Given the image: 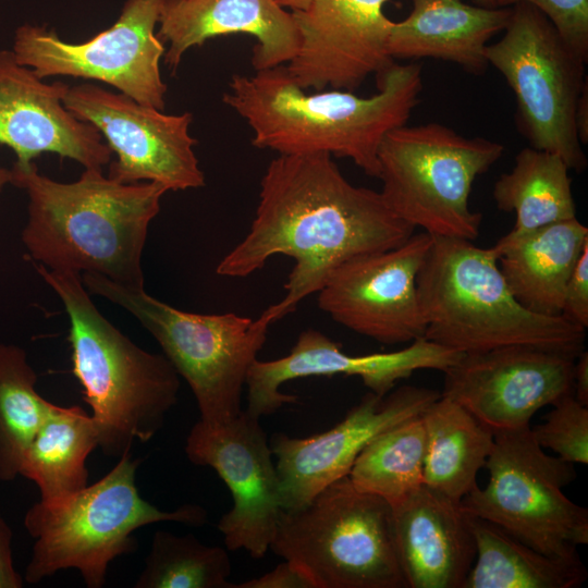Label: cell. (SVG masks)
<instances>
[{
	"label": "cell",
	"mask_w": 588,
	"mask_h": 588,
	"mask_svg": "<svg viewBox=\"0 0 588 588\" xmlns=\"http://www.w3.org/2000/svg\"><path fill=\"white\" fill-rule=\"evenodd\" d=\"M414 231L380 192L347 181L331 155H278L261 177L249 231L216 271L244 278L274 255L294 259L285 295L265 310L275 322L317 293L340 264L396 247Z\"/></svg>",
	"instance_id": "obj_1"
},
{
	"label": "cell",
	"mask_w": 588,
	"mask_h": 588,
	"mask_svg": "<svg viewBox=\"0 0 588 588\" xmlns=\"http://www.w3.org/2000/svg\"><path fill=\"white\" fill-rule=\"evenodd\" d=\"M377 79L378 93L370 97L333 88L307 94L279 65L232 75L222 100L247 122L255 147L348 158L378 179L383 138L407 124L419 103L421 65L394 62Z\"/></svg>",
	"instance_id": "obj_2"
},
{
	"label": "cell",
	"mask_w": 588,
	"mask_h": 588,
	"mask_svg": "<svg viewBox=\"0 0 588 588\" xmlns=\"http://www.w3.org/2000/svg\"><path fill=\"white\" fill-rule=\"evenodd\" d=\"M11 184L28 197L22 242L33 260L51 270L94 273L144 287L142 255L148 226L168 189L156 182L120 183L102 169H85L72 183L15 162Z\"/></svg>",
	"instance_id": "obj_3"
},
{
	"label": "cell",
	"mask_w": 588,
	"mask_h": 588,
	"mask_svg": "<svg viewBox=\"0 0 588 588\" xmlns=\"http://www.w3.org/2000/svg\"><path fill=\"white\" fill-rule=\"evenodd\" d=\"M36 269L68 314L72 371L91 408L98 446L121 457L162 428L177 402L180 376L163 354L137 346L97 309L81 274Z\"/></svg>",
	"instance_id": "obj_4"
},
{
	"label": "cell",
	"mask_w": 588,
	"mask_h": 588,
	"mask_svg": "<svg viewBox=\"0 0 588 588\" xmlns=\"http://www.w3.org/2000/svg\"><path fill=\"white\" fill-rule=\"evenodd\" d=\"M417 294L424 338L462 353L523 345L576 358L585 350L586 329L562 316L531 313L515 299L493 246L432 236Z\"/></svg>",
	"instance_id": "obj_5"
},
{
	"label": "cell",
	"mask_w": 588,
	"mask_h": 588,
	"mask_svg": "<svg viewBox=\"0 0 588 588\" xmlns=\"http://www.w3.org/2000/svg\"><path fill=\"white\" fill-rule=\"evenodd\" d=\"M140 464L131 453L98 481L57 503L38 501L24 516L35 539L24 580L36 584L59 571L75 568L86 587L101 588L109 564L136 550L133 532L160 522L199 527L208 522L198 504L159 510L136 487Z\"/></svg>",
	"instance_id": "obj_6"
},
{
	"label": "cell",
	"mask_w": 588,
	"mask_h": 588,
	"mask_svg": "<svg viewBox=\"0 0 588 588\" xmlns=\"http://www.w3.org/2000/svg\"><path fill=\"white\" fill-rule=\"evenodd\" d=\"M270 550L314 588H407L391 504L359 491L348 475L305 505L282 510Z\"/></svg>",
	"instance_id": "obj_7"
},
{
	"label": "cell",
	"mask_w": 588,
	"mask_h": 588,
	"mask_svg": "<svg viewBox=\"0 0 588 588\" xmlns=\"http://www.w3.org/2000/svg\"><path fill=\"white\" fill-rule=\"evenodd\" d=\"M89 294L120 306L156 339L179 376L189 385L200 420L223 424L241 412L248 371L262 348L271 318L196 314L177 309L147 294L144 287L83 273Z\"/></svg>",
	"instance_id": "obj_8"
},
{
	"label": "cell",
	"mask_w": 588,
	"mask_h": 588,
	"mask_svg": "<svg viewBox=\"0 0 588 588\" xmlns=\"http://www.w3.org/2000/svg\"><path fill=\"white\" fill-rule=\"evenodd\" d=\"M503 151L500 143L465 137L437 122L405 124L388 133L380 145V193L415 229L475 241L482 216L469 207L471 187Z\"/></svg>",
	"instance_id": "obj_9"
},
{
	"label": "cell",
	"mask_w": 588,
	"mask_h": 588,
	"mask_svg": "<svg viewBox=\"0 0 588 588\" xmlns=\"http://www.w3.org/2000/svg\"><path fill=\"white\" fill-rule=\"evenodd\" d=\"M485 58L513 90L517 123L530 147L559 155L581 172L587 158L578 138L576 110L587 84L583 59L536 7H511L504 35L487 45Z\"/></svg>",
	"instance_id": "obj_10"
},
{
	"label": "cell",
	"mask_w": 588,
	"mask_h": 588,
	"mask_svg": "<svg viewBox=\"0 0 588 588\" xmlns=\"http://www.w3.org/2000/svg\"><path fill=\"white\" fill-rule=\"evenodd\" d=\"M489 481L462 501L471 515L551 556L577 555L588 542V510L562 488L576 478L574 464L544 453L530 427L494 433L485 464Z\"/></svg>",
	"instance_id": "obj_11"
},
{
	"label": "cell",
	"mask_w": 588,
	"mask_h": 588,
	"mask_svg": "<svg viewBox=\"0 0 588 588\" xmlns=\"http://www.w3.org/2000/svg\"><path fill=\"white\" fill-rule=\"evenodd\" d=\"M164 0H126L115 23L83 42H69L46 26L25 24L14 34L16 61L39 77L72 76L111 85L137 102L163 110L167 85L155 33Z\"/></svg>",
	"instance_id": "obj_12"
},
{
	"label": "cell",
	"mask_w": 588,
	"mask_h": 588,
	"mask_svg": "<svg viewBox=\"0 0 588 588\" xmlns=\"http://www.w3.org/2000/svg\"><path fill=\"white\" fill-rule=\"evenodd\" d=\"M63 105L78 120L93 124L117 160L109 177L120 183L156 182L168 191L205 185L191 136L189 112L167 114L93 83L70 86Z\"/></svg>",
	"instance_id": "obj_13"
},
{
	"label": "cell",
	"mask_w": 588,
	"mask_h": 588,
	"mask_svg": "<svg viewBox=\"0 0 588 588\" xmlns=\"http://www.w3.org/2000/svg\"><path fill=\"white\" fill-rule=\"evenodd\" d=\"M431 242L432 235L422 231L396 247L340 264L317 292L319 308L335 322L379 343L424 338L417 275Z\"/></svg>",
	"instance_id": "obj_14"
},
{
	"label": "cell",
	"mask_w": 588,
	"mask_h": 588,
	"mask_svg": "<svg viewBox=\"0 0 588 588\" xmlns=\"http://www.w3.org/2000/svg\"><path fill=\"white\" fill-rule=\"evenodd\" d=\"M185 453L193 464L213 468L231 492L233 505L218 523L226 549L262 559L282 503L273 454L259 418L242 409L223 424L199 419L186 438Z\"/></svg>",
	"instance_id": "obj_15"
},
{
	"label": "cell",
	"mask_w": 588,
	"mask_h": 588,
	"mask_svg": "<svg viewBox=\"0 0 588 588\" xmlns=\"http://www.w3.org/2000/svg\"><path fill=\"white\" fill-rule=\"evenodd\" d=\"M575 357L511 345L464 353L444 371L441 395L450 397L493 434L530 427L542 407L573 394Z\"/></svg>",
	"instance_id": "obj_16"
},
{
	"label": "cell",
	"mask_w": 588,
	"mask_h": 588,
	"mask_svg": "<svg viewBox=\"0 0 588 588\" xmlns=\"http://www.w3.org/2000/svg\"><path fill=\"white\" fill-rule=\"evenodd\" d=\"M436 390L402 385L387 395L366 393L329 430L304 438L274 433L270 440L282 510L305 505L333 481L347 476L360 452L378 436L421 416L439 399Z\"/></svg>",
	"instance_id": "obj_17"
},
{
	"label": "cell",
	"mask_w": 588,
	"mask_h": 588,
	"mask_svg": "<svg viewBox=\"0 0 588 588\" xmlns=\"http://www.w3.org/2000/svg\"><path fill=\"white\" fill-rule=\"evenodd\" d=\"M388 1L311 0L306 9L291 11L299 42L285 66L294 81L303 89L353 91L391 66Z\"/></svg>",
	"instance_id": "obj_18"
},
{
	"label": "cell",
	"mask_w": 588,
	"mask_h": 588,
	"mask_svg": "<svg viewBox=\"0 0 588 588\" xmlns=\"http://www.w3.org/2000/svg\"><path fill=\"white\" fill-rule=\"evenodd\" d=\"M463 354L420 338L395 352L350 355L342 351L340 343L322 332L306 329L299 333L286 356L253 363L246 379L245 412L260 418L275 413L284 404L295 403L297 396L281 392V385L294 379L316 376H356L371 392L384 396L397 381L411 377L414 371L436 369L444 372Z\"/></svg>",
	"instance_id": "obj_19"
},
{
	"label": "cell",
	"mask_w": 588,
	"mask_h": 588,
	"mask_svg": "<svg viewBox=\"0 0 588 588\" xmlns=\"http://www.w3.org/2000/svg\"><path fill=\"white\" fill-rule=\"evenodd\" d=\"M69 85L44 82L20 64L12 50H0V145L26 164L44 152L57 154L85 169H102L112 151L99 131L63 105Z\"/></svg>",
	"instance_id": "obj_20"
},
{
	"label": "cell",
	"mask_w": 588,
	"mask_h": 588,
	"mask_svg": "<svg viewBox=\"0 0 588 588\" xmlns=\"http://www.w3.org/2000/svg\"><path fill=\"white\" fill-rule=\"evenodd\" d=\"M230 34H247L255 71L289 63L298 49L292 15L275 0H164L157 36L169 42L164 63L175 71L184 53L207 40Z\"/></svg>",
	"instance_id": "obj_21"
},
{
	"label": "cell",
	"mask_w": 588,
	"mask_h": 588,
	"mask_svg": "<svg viewBox=\"0 0 588 588\" xmlns=\"http://www.w3.org/2000/svg\"><path fill=\"white\" fill-rule=\"evenodd\" d=\"M393 514L407 588H464L476 544L461 502L422 485Z\"/></svg>",
	"instance_id": "obj_22"
},
{
	"label": "cell",
	"mask_w": 588,
	"mask_h": 588,
	"mask_svg": "<svg viewBox=\"0 0 588 588\" xmlns=\"http://www.w3.org/2000/svg\"><path fill=\"white\" fill-rule=\"evenodd\" d=\"M409 15L393 22L388 52L394 59L431 58L482 74L488 41L504 30L511 7L485 8L463 0H411Z\"/></svg>",
	"instance_id": "obj_23"
},
{
	"label": "cell",
	"mask_w": 588,
	"mask_h": 588,
	"mask_svg": "<svg viewBox=\"0 0 588 588\" xmlns=\"http://www.w3.org/2000/svg\"><path fill=\"white\" fill-rule=\"evenodd\" d=\"M587 244L588 228L573 218L506 234L493 248L515 299L531 313L561 316L567 280Z\"/></svg>",
	"instance_id": "obj_24"
},
{
	"label": "cell",
	"mask_w": 588,
	"mask_h": 588,
	"mask_svg": "<svg viewBox=\"0 0 588 588\" xmlns=\"http://www.w3.org/2000/svg\"><path fill=\"white\" fill-rule=\"evenodd\" d=\"M426 432L424 485L461 502L477 487V474L494 434L462 405L440 395L421 415Z\"/></svg>",
	"instance_id": "obj_25"
},
{
	"label": "cell",
	"mask_w": 588,
	"mask_h": 588,
	"mask_svg": "<svg viewBox=\"0 0 588 588\" xmlns=\"http://www.w3.org/2000/svg\"><path fill=\"white\" fill-rule=\"evenodd\" d=\"M97 446L90 415L79 406L51 403L23 455L20 476L36 483L39 501H63L88 486L86 461Z\"/></svg>",
	"instance_id": "obj_26"
},
{
	"label": "cell",
	"mask_w": 588,
	"mask_h": 588,
	"mask_svg": "<svg viewBox=\"0 0 588 588\" xmlns=\"http://www.w3.org/2000/svg\"><path fill=\"white\" fill-rule=\"evenodd\" d=\"M470 525L476 558L464 588H577L587 579L578 554H543L474 515Z\"/></svg>",
	"instance_id": "obj_27"
},
{
	"label": "cell",
	"mask_w": 588,
	"mask_h": 588,
	"mask_svg": "<svg viewBox=\"0 0 588 588\" xmlns=\"http://www.w3.org/2000/svg\"><path fill=\"white\" fill-rule=\"evenodd\" d=\"M568 172L556 154L526 147L516 155L514 167L499 177L492 192L500 210L516 215L507 235L576 218Z\"/></svg>",
	"instance_id": "obj_28"
},
{
	"label": "cell",
	"mask_w": 588,
	"mask_h": 588,
	"mask_svg": "<svg viewBox=\"0 0 588 588\" xmlns=\"http://www.w3.org/2000/svg\"><path fill=\"white\" fill-rule=\"evenodd\" d=\"M426 432L421 416L405 420L372 440L348 477L356 489L383 498L392 507L424 485Z\"/></svg>",
	"instance_id": "obj_29"
},
{
	"label": "cell",
	"mask_w": 588,
	"mask_h": 588,
	"mask_svg": "<svg viewBox=\"0 0 588 588\" xmlns=\"http://www.w3.org/2000/svg\"><path fill=\"white\" fill-rule=\"evenodd\" d=\"M37 375L25 351L0 343V480L20 476L23 455L51 402L36 390Z\"/></svg>",
	"instance_id": "obj_30"
},
{
	"label": "cell",
	"mask_w": 588,
	"mask_h": 588,
	"mask_svg": "<svg viewBox=\"0 0 588 588\" xmlns=\"http://www.w3.org/2000/svg\"><path fill=\"white\" fill-rule=\"evenodd\" d=\"M226 549L207 546L194 535L155 532L135 588H235L229 581Z\"/></svg>",
	"instance_id": "obj_31"
},
{
	"label": "cell",
	"mask_w": 588,
	"mask_h": 588,
	"mask_svg": "<svg viewBox=\"0 0 588 588\" xmlns=\"http://www.w3.org/2000/svg\"><path fill=\"white\" fill-rule=\"evenodd\" d=\"M546 415L544 422L530 427L532 437L542 449H550L569 463H588V406L573 394L556 403Z\"/></svg>",
	"instance_id": "obj_32"
},
{
	"label": "cell",
	"mask_w": 588,
	"mask_h": 588,
	"mask_svg": "<svg viewBox=\"0 0 588 588\" xmlns=\"http://www.w3.org/2000/svg\"><path fill=\"white\" fill-rule=\"evenodd\" d=\"M529 3L541 11L562 38L588 60V0H495L497 8Z\"/></svg>",
	"instance_id": "obj_33"
},
{
	"label": "cell",
	"mask_w": 588,
	"mask_h": 588,
	"mask_svg": "<svg viewBox=\"0 0 588 588\" xmlns=\"http://www.w3.org/2000/svg\"><path fill=\"white\" fill-rule=\"evenodd\" d=\"M561 316L583 329L588 327V244L567 280Z\"/></svg>",
	"instance_id": "obj_34"
},
{
	"label": "cell",
	"mask_w": 588,
	"mask_h": 588,
	"mask_svg": "<svg viewBox=\"0 0 588 588\" xmlns=\"http://www.w3.org/2000/svg\"><path fill=\"white\" fill-rule=\"evenodd\" d=\"M235 588H314L308 577L287 560L270 572L235 584Z\"/></svg>",
	"instance_id": "obj_35"
},
{
	"label": "cell",
	"mask_w": 588,
	"mask_h": 588,
	"mask_svg": "<svg viewBox=\"0 0 588 588\" xmlns=\"http://www.w3.org/2000/svg\"><path fill=\"white\" fill-rule=\"evenodd\" d=\"M12 539L13 532L0 513V588L24 586V579L14 565Z\"/></svg>",
	"instance_id": "obj_36"
},
{
	"label": "cell",
	"mask_w": 588,
	"mask_h": 588,
	"mask_svg": "<svg viewBox=\"0 0 588 588\" xmlns=\"http://www.w3.org/2000/svg\"><path fill=\"white\" fill-rule=\"evenodd\" d=\"M573 396L588 406V353L584 350L575 359L573 371Z\"/></svg>",
	"instance_id": "obj_37"
},
{
	"label": "cell",
	"mask_w": 588,
	"mask_h": 588,
	"mask_svg": "<svg viewBox=\"0 0 588 588\" xmlns=\"http://www.w3.org/2000/svg\"><path fill=\"white\" fill-rule=\"evenodd\" d=\"M588 86H586L578 99L576 110V124L578 138L583 144L588 143Z\"/></svg>",
	"instance_id": "obj_38"
},
{
	"label": "cell",
	"mask_w": 588,
	"mask_h": 588,
	"mask_svg": "<svg viewBox=\"0 0 588 588\" xmlns=\"http://www.w3.org/2000/svg\"><path fill=\"white\" fill-rule=\"evenodd\" d=\"M284 9H290L291 11L304 10L307 8L311 0H275Z\"/></svg>",
	"instance_id": "obj_39"
},
{
	"label": "cell",
	"mask_w": 588,
	"mask_h": 588,
	"mask_svg": "<svg viewBox=\"0 0 588 588\" xmlns=\"http://www.w3.org/2000/svg\"><path fill=\"white\" fill-rule=\"evenodd\" d=\"M11 177H12L11 169L0 167V191L7 184H11Z\"/></svg>",
	"instance_id": "obj_40"
},
{
	"label": "cell",
	"mask_w": 588,
	"mask_h": 588,
	"mask_svg": "<svg viewBox=\"0 0 588 588\" xmlns=\"http://www.w3.org/2000/svg\"><path fill=\"white\" fill-rule=\"evenodd\" d=\"M475 4L485 8H497L495 0H473Z\"/></svg>",
	"instance_id": "obj_41"
}]
</instances>
